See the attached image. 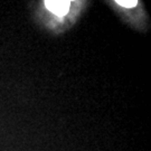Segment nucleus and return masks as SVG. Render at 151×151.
<instances>
[{"mask_svg": "<svg viewBox=\"0 0 151 151\" xmlns=\"http://www.w3.org/2000/svg\"><path fill=\"white\" fill-rule=\"evenodd\" d=\"M76 2L74 1H65V0H49L45 1L44 6L47 9L49 14H52L56 18H65L70 14V11L73 9V6Z\"/></svg>", "mask_w": 151, "mask_h": 151, "instance_id": "obj_1", "label": "nucleus"}, {"mask_svg": "<svg viewBox=\"0 0 151 151\" xmlns=\"http://www.w3.org/2000/svg\"><path fill=\"white\" fill-rule=\"evenodd\" d=\"M113 4L123 9H132V8H135L138 5H140V2L137 0H118V1H114Z\"/></svg>", "mask_w": 151, "mask_h": 151, "instance_id": "obj_2", "label": "nucleus"}]
</instances>
